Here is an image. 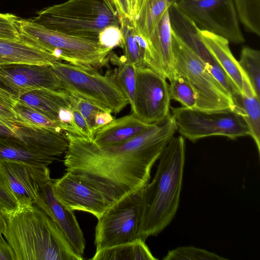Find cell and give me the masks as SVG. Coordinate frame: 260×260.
<instances>
[{
    "instance_id": "6da1fadb",
    "label": "cell",
    "mask_w": 260,
    "mask_h": 260,
    "mask_svg": "<svg viewBox=\"0 0 260 260\" xmlns=\"http://www.w3.org/2000/svg\"><path fill=\"white\" fill-rule=\"evenodd\" d=\"M177 131L170 114L162 122L118 145L101 147L66 132L69 142L66 170L99 190L111 205L148 183L153 165Z\"/></svg>"
},
{
    "instance_id": "7a4b0ae2",
    "label": "cell",
    "mask_w": 260,
    "mask_h": 260,
    "mask_svg": "<svg viewBox=\"0 0 260 260\" xmlns=\"http://www.w3.org/2000/svg\"><path fill=\"white\" fill-rule=\"evenodd\" d=\"M15 260H82L58 225L36 204L2 209Z\"/></svg>"
},
{
    "instance_id": "3957f363",
    "label": "cell",
    "mask_w": 260,
    "mask_h": 260,
    "mask_svg": "<svg viewBox=\"0 0 260 260\" xmlns=\"http://www.w3.org/2000/svg\"><path fill=\"white\" fill-rule=\"evenodd\" d=\"M185 158L184 138L174 136L159 158L152 181L143 188L138 238L145 241L149 236L157 235L175 217L179 206Z\"/></svg>"
},
{
    "instance_id": "277c9868",
    "label": "cell",
    "mask_w": 260,
    "mask_h": 260,
    "mask_svg": "<svg viewBox=\"0 0 260 260\" xmlns=\"http://www.w3.org/2000/svg\"><path fill=\"white\" fill-rule=\"evenodd\" d=\"M30 19L47 28L95 41L106 27L120 25L112 0H68L38 11Z\"/></svg>"
},
{
    "instance_id": "5b68a950",
    "label": "cell",
    "mask_w": 260,
    "mask_h": 260,
    "mask_svg": "<svg viewBox=\"0 0 260 260\" xmlns=\"http://www.w3.org/2000/svg\"><path fill=\"white\" fill-rule=\"evenodd\" d=\"M15 23L21 38L40 46L52 55L55 48L59 49L62 60L70 64L88 70H96L108 64L112 50L98 41L48 29L30 19L18 18Z\"/></svg>"
},
{
    "instance_id": "8992f818",
    "label": "cell",
    "mask_w": 260,
    "mask_h": 260,
    "mask_svg": "<svg viewBox=\"0 0 260 260\" xmlns=\"http://www.w3.org/2000/svg\"><path fill=\"white\" fill-rule=\"evenodd\" d=\"M174 73L185 78L197 97L196 110H233L231 96L207 70L203 60L172 30Z\"/></svg>"
},
{
    "instance_id": "52a82bcc",
    "label": "cell",
    "mask_w": 260,
    "mask_h": 260,
    "mask_svg": "<svg viewBox=\"0 0 260 260\" xmlns=\"http://www.w3.org/2000/svg\"><path fill=\"white\" fill-rule=\"evenodd\" d=\"M52 68L65 89L112 113H119L129 102L119 86L114 72L102 75L96 70L59 62Z\"/></svg>"
},
{
    "instance_id": "ba28073f",
    "label": "cell",
    "mask_w": 260,
    "mask_h": 260,
    "mask_svg": "<svg viewBox=\"0 0 260 260\" xmlns=\"http://www.w3.org/2000/svg\"><path fill=\"white\" fill-rule=\"evenodd\" d=\"M144 187L123 196L98 219L94 240L96 251L138 238Z\"/></svg>"
},
{
    "instance_id": "9c48e42d",
    "label": "cell",
    "mask_w": 260,
    "mask_h": 260,
    "mask_svg": "<svg viewBox=\"0 0 260 260\" xmlns=\"http://www.w3.org/2000/svg\"><path fill=\"white\" fill-rule=\"evenodd\" d=\"M171 111L177 131L192 142L211 136L234 140L249 134L243 119L233 110L207 112L181 107Z\"/></svg>"
},
{
    "instance_id": "30bf717a",
    "label": "cell",
    "mask_w": 260,
    "mask_h": 260,
    "mask_svg": "<svg viewBox=\"0 0 260 260\" xmlns=\"http://www.w3.org/2000/svg\"><path fill=\"white\" fill-rule=\"evenodd\" d=\"M174 4L199 29L219 35L229 42H245L233 0H176Z\"/></svg>"
},
{
    "instance_id": "8fae6325",
    "label": "cell",
    "mask_w": 260,
    "mask_h": 260,
    "mask_svg": "<svg viewBox=\"0 0 260 260\" xmlns=\"http://www.w3.org/2000/svg\"><path fill=\"white\" fill-rule=\"evenodd\" d=\"M166 78L147 68L137 69L132 113L150 124L164 121L171 114L169 84Z\"/></svg>"
},
{
    "instance_id": "7c38bea8",
    "label": "cell",
    "mask_w": 260,
    "mask_h": 260,
    "mask_svg": "<svg viewBox=\"0 0 260 260\" xmlns=\"http://www.w3.org/2000/svg\"><path fill=\"white\" fill-rule=\"evenodd\" d=\"M0 85L16 99L21 94L45 88L69 93L55 74L52 65L12 63L0 66Z\"/></svg>"
},
{
    "instance_id": "4fadbf2b",
    "label": "cell",
    "mask_w": 260,
    "mask_h": 260,
    "mask_svg": "<svg viewBox=\"0 0 260 260\" xmlns=\"http://www.w3.org/2000/svg\"><path fill=\"white\" fill-rule=\"evenodd\" d=\"M0 177L17 205L35 204L42 186L52 180L48 166L0 161Z\"/></svg>"
},
{
    "instance_id": "5bb4252c",
    "label": "cell",
    "mask_w": 260,
    "mask_h": 260,
    "mask_svg": "<svg viewBox=\"0 0 260 260\" xmlns=\"http://www.w3.org/2000/svg\"><path fill=\"white\" fill-rule=\"evenodd\" d=\"M55 197L72 210L90 213L99 218L111 206L97 189L67 172L60 178L52 181Z\"/></svg>"
},
{
    "instance_id": "9a60e30c",
    "label": "cell",
    "mask_w": 260,
    "mask_h": 260,
    "mask_svg": "<svg viewBox=\"0 0 260 260\" xmlns=\"http://www.w3.org/2000/svg\"><path fill=\"white\" fill-rule=\"evenodd\" d=\"M52 181V179L42 186L35 204L58 225L74 251L83 257L85 248L83 233L73 210L64 205L55 197Z\"/></svg>"
},
{
    "instance_id": "2e32d148",
    "label": "cell",
    "mask_w": 260,
    "mask_h": 260,
    "mask_svg": "<svg viewBox=\"0 0 260 260\" xmlns=\"http://www.w3.org/2000/svg\"><path fill=\"white\" fill-rule=\"evenodd\" d=\"M197 31L206 48L232 79L240 92L256 96L238 61L231 51L229 41L224 37L198 27Z\"/></svg>"
},
{
    "instance_id": "e0dca14e",
    "label": "cell",
    "mask_w": 260,
    "mask_h": 260,
    "mask_svg": "<svg viewBox=\"0 0 260 260\" xmlns=\"http://www.w3.org/2000/svg\"><path fill=\"white\" fill-rule=\"evenodd\" d=\"M172 32L169 9L163 15L148 41L150 55L147 67L169 81L174 75Z\"/></svg>"
},
{
    "instance_id": "ac0fdd59",
    "label": "cell",
    "mask_w": 260,
    "mask_h": 260,
    "mask_svg": "<svg viewBox=\"0 0 260 260\" xmlns=\"http://www.w3.org/2000/svg\"><path fill=\"white\" fill-rule=\"evenodd\" d=\"M61 61L40 46L22 38H0V66L12 63L53 65Z\"/></svg>"
},
{
    "instance_id": "d6986e66",
    "label": "cell",
    "mask_w": 260,
    "mask_h": 260,
    "mask_svg": "<svg viewBox=\"0 0 260 260\" xmlns=\"http://www.w3.org/2000/svg\"><path fill=\"white\" fill-rule=\"evenodd\" d=\"M152 125L143 122L132 113L114 119L98 129L92 141L101 147L120 144L139 136Z\"/></svg>"
},
{
    "instance_id": "ffe728a7",
    "label": "cell",
    "mask_w": 260,
    "mask_h": 260,
    "mask_svg": "<svg viewBox=\"0 0 260 260\" xmlns=\"http://www.w3.org/2000/svg\"><path fill=\"white\" fill-rule=\"evenodd\" d=\"M70 95V93H60L41 88L24 93L20 95L17 101L34 108L51 120L59 122L58 120L59 110L71 107Z\"/></svg>"
},
{
    "instance_id": "44dd1931",
    "label": "cell",
    "mask_w": 260,
    "mask_h": 260,
    "mask_svg": "<svg viewBox=\"0 0 260 260\" xmlns=\"http://www.w3.org/2000/svg\"><path fill=\"white\" fill-rule=\"evenodd\" d=\"M172 30L203 60L213 64L217 61L201 41L194 23L173 4L169 8Z\"/></svg>"
},
{
    "instance_id": "7402d4cb",
    "label": "cell",
    "mask_w": 260,
    "mask_h": 260,
    "mask_svg": "<svg viewBox=\"0 0 260 260\" xmlns=\"http://www.w3.org/2000/svg\"><path fill=\"white\" fill-rule=\"evenodd\" d=\"M57 158L46 155L15 137H0V161H13L32 166H48Z\"/></svg>"
},
{
    "instance_id": "603a6c76",
    "label": "cell",
    "mask_w": 260,
    "mask_h": 260,
    "mask_svg": "<svg viewBox=\"0 0 260 260\" xmlns=\"http://www.w3.org/2000/svg\"><path fill=\"white\" fill-rule=\"evenodd\" d=\"M93 260H156L145 243L137 238L135 240L96 250Z\"/></svg>"
},
{
    "instance_id": "cb8c5ba5",
    "label": "cell",
    "mask_w": 260,
    "mask_h": 260,
    "mask_svg": "<svg viewBox=\"0 0 260 260\" xmlns=\"http://www.w3.org/2000/svg\"><path fill=\"white\" fill-rule=\"evenodd\" d=\"M176 0H143L133 20L138 32L148 41L165 12Z\"/></svg>"
},
{
    "instance_id": "d4e9b609",
    "label": "cell",
    "mask_w": 260,
    "mask_h": 260,
    "mask_svg": "<svg viewBox=\"0 0 260 260\" xmlns=\"http://www.w3.org/2000/svg\"><path fill=\"white\" fill-rule=\"evenodd\" d=\"M233 111L243 119L249 130V136L255 142L260 152V104L255 95H247L238 92L232 96Z\"/></svg>"
},
{
    "instance_id": "484cf974",
    "label": "cell",
    "mask_w": 260,
    "mask_h": 260,
    "mask_svg": "<svg viewBox=\"0 0 260 260\" xmlns=\"http://www.w3.org/2000/svg\"><path fill=\"white\" fill-rule=\"evenodd\" d=\"M109 61L117 67L114 71L116 81L132 107L136 86L137 69L134 64L128 62L123 55L119 57L111 52Z\"/></svg>"
},
{
    "instance_id": "4316f807",
    "label": "cell",
    "mask_w": 260,
    "mask_h": 260,
    "mask_svg": "<svg viewBox=\"0 0 260 260\" xmlns=\"http://www.w3.org/2000/svg\"><path fill=\"white\" fill-rule=\"evenodd\" d=\"M120 27L122 35V49L126 60L135 66L136 69L146 67L144 55L136 41L133 34L134 24L132 19L119 17Z\"/></svg>"
},
{
    "instance_id": "83f0119b",
    "label": "cell",
    "mask_w": 260,
    "mask_h": 260,
    "mask_svg": "<svg viewBox=\"0 0 260 260\" xmlns=\"http://www.w3.org/2000/svg\"><path fill=\"white\" fill-rule=\"evenodd\" d=\"M13 109L20 124L69 132L67 126L51 120L39 111L25 104L17 101Z\"/></svg>"
},
{
    "instance_id": "f1b7e54d",
    "label": "cell",
    "mask_w": 260,
    "mask_h": 260,
    "mask_svg": "<svg viewBox=\"0 0 260 260\" xmlns=\"http://www.w3.org/2000/svg\"><path fill=\"white\" fill-rule=\"evenodd\" d=\"M239 20L245 30L260 36V0H233Z\"/></svg>"
},
{
    "instance_id": "f546056e",
    "label": "cell",
    "mask_w": 260,
    "mask_h": 260,
    "mask_svg": "<svg viewBox=\"0 0 260 260\" xmlns=\"http://www.w3.org/2000/svg\"><path fill=\"white\" fill-rule=\"evenodd\" d=\"M239 64L257 97L260 99V52L249 47L242 48Z\"/></svg>"
},
{
    "instance_id": "4dcf8cb0",
    "label": "cell",
    "mask_w": 260,
    "mask_h": 260,
    "mask_svg": "<svg viewBox=\"0 0 260 260\" xmlns=\"http://www.w3.org/2000/svg\"><path fill=\"white\" fill-rule=\"evenodd\" d=\"M169 91L170 99L179 102L182 107L196 109L197 97L189 82L183 77L174 73L169 81Z\"/></svg>"
},
{
    "instance_id": "1f68e13d",
    "label": "cell",
    "mask_w": 260,
    "mask_h": 260,
    "mask_svg": "<svg viewBox=\"0 0 260 260\" xmlns=\"http://www.w3.org/2000/svg\"><path fill=\"white\" fill-rule=\"evenodd\" d=\"M165 260H222L225 258L205 249L193 246H183L168 252Z\"/></svg>"
},
{
    "instance_id": "d6a6232c",
    "label": "cell",
    "mask_w": 260,
    "mask_h": 260,
    "mask_svg": "<svg viewBox=\"0 0 260 260\" xmlns=\"http://www.w3.org/2000/svg\"><path fill=\"white\" fill-rule=\"evenodd\" d=\"M16 102L14 96L0 85V122L15 133L17 127L21 125L13 109Z\"/></svg>"
},
{
    "instance_id": "836d02e7",
    "label": "cell",
    "mask_w": 260,
    "mask_h": 260,
    "mask_svg": "<svg viewBox=\"0 0 260 260\" xmlns=\"http://www.w3.org/2000/svg\"><path fill=\"white\" fill-rule=\"evenodd\" d=\"M69 99L71 105L78 110L86 121L93 136L95 117L98 112L102 109L96 105L71 93Z\"/></svg>"
},
{
    "instance_id": "e575fe53",
    "label": "cell",
    "mask_w": 260,
    "mask_h": 260,
    "mask_svg": "<svg viewBox=\"0 0 260 260\" xmlns=\"http://www.w3.org/2000/svg\"><path fill=\"white\" fill-rule=\"evenodd\" d=\"M205 66L208 72L231 98L236 93L240 92L236 85L218 62L213 64L205 63Z\"/></svg>"
},
{
    "instance_id": "d590c367",
    "label": "cell",
    "mask_w": 260,
    "mask_h": 260,
    "mask_svg": "<svg viewBox=\"0 0 260 260\" xmlns=\"http://www.w3.org/2000/svg\"><path fill=\"white\" fill-rule=\"evenodd\" d=\"M98 42L103 47L112 50L122 48V35L120 25H111L104 28L99 34Z\"/></svg>"
},
{
    "instance_id": "8d00e7d4",
    "label": "cell",
    "mask_w": 260,
    "mask_h": 260,
    "mask_svg": "<svg viewBox=\"0 0 260 260\" xmlns=\"http://www.w3.org/2000/svg\"><path fill=\"white\" fill-rule=\"evenodd\" d=\"M18 18L13 14L0 13V38L15 40L21 39L15 23Z\"/></svg>"
},
{
    "instance_id": "74e56055",
    "label": "cell",
    "mask_w": 260,
    "mask_h": 260,
    "mask_svg": "<svg viewBox=\"0 0 260 260\" xmlns=\"http://www.w3.org/2000/svg\"><path fill=\"white\" fill-rule=\"evenodd\" d=\"M71 109L73 114L75 125L79 133V137L92 141L93 135L84 118L76 107L71 105Z\"/></svg>"
},
{
    "instance_id": "f35d334b",
    "label": "cell",
    "mask_w": 260,
    "mask_h": 260,
    "mask_svg": "<svg viewBox=\"0 0 260 260\" xmlns=\"http://www.w3.org/2000/svg\"><path fill=\"white\" fill-rule=\"evenodd\" d=\"M17 203L0 177V207L1 209H12Z\"/></svg>"
},
{
    "instance_id": "ab89813d",
    "label": "cell",
    "mask_w": 260,
    "mask_h": 260,
    "mask_svg": "<svg viewBox=\"0 0 260 260\" xmlns=\"http://www.w3.org/2000/svg\"><path fill=\"white\" fill-rule=\"evenodd\" d=\"M111 114L109 111L102 110L98 112L95 117L94 133L98 129L107 125L114 119Z\"/></svg>"
},
{
    "instance_id": "60d3db41",
    "label": "cell",
    "mask_w": 260,
    "mask_h": 260,
    "mask_svg": "<svg viewBox=\"0 0 260 260\" xmlns=\"http://www.w3.org/2000/svg\"><path fill=\"white\" fill-rule=\"evenodd\" d=\"M112 1H113V3L116 8L119 17L123 16L131 18L127 0Z\"/></svg>"
},
{
    "instance_id": "b9f144b4",
    "label": "cell",
    "mask_w": 260,
    "mask_h": 260,
    "mask_svg": "<svg viewBox=\"0 0 260 260\" xmlns=\"http://www.w3.org/2000/svg\"><path fill=\"white\" fill-rule=\"evenodd\" d=\"M143 0H127L131 18L133 20L141 6Z\"/></svg>"
},
{
    "instance_id": "7bdbcfd3",
    "label": "cell",
    "mask_w": 260,
    "mask_h": 260,
    "mask_svg": "<svg viewBox=\"0 0 260 260\" xmlns=\"http://www.w3.org/2000/svg\"><path fill=\"white\" fill-rule=\"evenodd\" d=\"M0 137H15L19 138L12 129L1 122Z\"/></svg>"
},
{
    "instance_id": "ee69618b",
    "label": "cell",
    "mask_w": 260,
    "mask_h": 260,
    "mask_svg": "<svg viewBox=\"0 0 260 260\" xmlns=\"http://www.w3.org/2000/svg\"><path fill=\"white\" fill-rule=\"evenodd\" d=\"M6 229V222L0 207V239H4L3 236Z\"/></svg>"
}]
</instances>
